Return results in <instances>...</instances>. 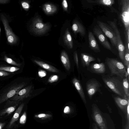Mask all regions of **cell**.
<instances>
[{"label":"cell","instance_id":"cell-40","mask_svg":"<svg viewBox=\"0 0 129 129\" xmlns=\"http://www.w3.org/2000/svg\"><path fill=\"white\" fill-rule=\"evenodd\" d=\"M129 66H128L127 68V70L125 73V78H128L129 75Z\"/></svg>","mask_w":129,"mask_h":129},{"label":"cell","instance_id":"cell-26","mask_svg":"<svg viewBox=\"0 0 129 129\" xmlns=\"http://www.w3.org/2000/svg\"><path fill=\"white\" fill-rule=\"evenodd\" d=\"M122 86L124 93L126 96L129 97V85L127 78H124L122 81Z\"/></svg>","mask_w":129,"mask_h":129},{"label":"cell","instance_id":"cell-28","mask_svg":"<svg viewBox=\"0 0 129 129\" xmlns=\"http://www.w3.org/2000/svg\"><path fill=\"white\" fill-rule=\"evenodd\" d=\"M124 65L127 68L129 66V49H125L124 59L123 61Z\"/></svg>","mask_w":129,"mask_h":129},{"label":"cell","instance_id":"cell-11","mask_svg":"<svg viewBox=\"0 0 129 129\" xmlns=\"http://www.w3.org/2000/svg\"><path fill=\"white\" fill-rule=\"evenodd\" d=\"M32 86L29 85L20 89L9 100L20 101L31 96L32 92Z\"/></svg>","mask_w":129,"mask_h":129},{"label":"cell","instance_id":"cell-5","mask_svg":"<svg viewBox=\"0 0 129 129\" xmlns=\"http://www.w3.org/2000/svg\"><path fill=\"white\" fill-rule=\"evenodd\" d=\"M97 23L105 36L109 39L112 45L117 48V38L114 29L110 25L101 21H98Z\"/></svg>","mask_w":129,"mask_h":129},{"label":"cell","instance_id":"cell-30","mask_svg":"<svg viewBox=\"0 0 129 129\" xmlns=\"http://www.w3.org/2000/svg\"><path fill=\"white\" fill-rule=\"evenodd\" d=\"M58 76L54 75L51 76L48 80V82L50 83H52L57 81L58 79Z\"/></svg>","mask_w":129,"mask_h":129},{"label":"cell","instance_id":"cell-4","mask_svg":"<svg viewBox=\"0 0 129 129\" xmlns=\"http://www.w3.org/2000/svg\"><path fill=\"white\" fill-rule=\"evenodd\" d=\"M26 84V83L23 82L18 83H15L12 85L0 95V104L13 97Z\"/></svg>","mask_w":129,"mask_h":129},{"label":"cell","instance_id":"cell-24","mask_svg":"<svg viewBox=\"0 0 129 129\" xmlns=\"http://www.w3.org/2000/svg\"><path fill=\"white\" fill-rule=\"evenodd\" d=\"M88 2L111 7L115 3L114 0H87Z\"/></svg>","mask_w":129,"mask_h":129},{"label":"cell","instance_id":"cell-1","mask_svg":"<svg viewBox=\"0 0 129 129\" xmlns=\"http://www.w3.org/2000/svg\"><path fill=\"white\" fill-rule=\"evenodd\" d=\"M103 81L105 84L114 92L125 99V95L122 86V82L118 78L109 76H102Z\"/></svg>","mask_w":129,"mask_h":129},{"label":"cell","instance_id":"cell-6","mask_svg":"<svg viewBox=\"0 0 129 129\" xmlns=\"http://www.w3.org/2000/svg\"><path fill=\"white\" fill-rule=\"evenodd\" d=\"M117 20L114 19L113 21H108L107 22L114 29L116 34L117 40V47L119 56L123 61L125 52V48L121 37L120 33L117 24Z\"/></svg>","mask_w":129,"mask_h":129},{"label":"cell","instance_id":"cell-12","mask_svg":"<svg viewBox=\"0 0 129 129\" xmlns=\"http://www.w3.org/2000/svg\"><path fill=\"white\" fill-rule=\"evenodd\" d=\"M49 26L47 24L44 23L39 18L34 20L31 26L32 30L38 34H43L49 29Z\"/></svg>","mask_w":129,"mask_h":129},{"label":"cell","instance_id":"cell-16","mask_svg":"<svg viewBox=\"0 0 129 129\" xmlns=\"http://www.w3.org/2000/svg\"><path fill=\"white\" fill-rule=\"evenodd\" d=\"M72 29L75 34L79 33L82 36L85 34V30L84 27L81 23L77 20L74 22L72 26Z\"/></svg>","mask_w":129,"mask_h":129},{"label":"cell","instance_id":"cell-31","mask_svg":"<svg viewBox=\"0 0 129 129\" xmlns=\"http://www.w3.org/2000/svg\"><path fill=\"white\" fill-rule=\"evenodd\" d=\"M26 112H25L20 118V123L21 124H24L26 122Z\"/></svg>","mask_w":129,"mask_h":129},{"label":"cell","instance_id":"cell-20","mask_svg":"<svg viewBox=\"0 0 129 129\" xmlns=\"http://www.w3.org/2000/svg\"><path fill=\"white\" fill-rule=\"evenodd\" d=\"M80 57L82 64L85 67L89 66L90 62L96 59L93 57L85 53H81Z\"/></svg>","mask_w":129,"mask_h":129},{"label":"cell","instance_id":"cell-35","mask_svg":"<svg viewBox=\"0 0 129 129\" xmlns=\"http://www.w3.org/2000/svg\"><path fill=\"white\" fill-rule=\"evenodd\" d=\"M46 74V72L45 71L43 70H39L38 72L39 76L41 78L45 76Z\"/></svg>","mask_w":129,"mask_h":129},{"label":"cell","instance_id":"cell-17","mask_svg":"<svg viewBox=\"0 0 129 129\" xmlns=\"http://www.w3.org/2000/svg\"><path fill=\"white\" fill-rule=\"evenodd\" d=\"M72 81L83 102L86 104V101L85 95L80 81L75 78L73 79Z\"/></svg>","mask_w":129,"mask_h":129},{"label":"cell","instance_id":"cell-10","mask_svg":"<svg viewBox=\"0 0 129 129\" xmlns=\"http://www.w3.org/2000/svg\"><path fill=\"white\" fill-rule=\"evenodd\" d=\"M93 33L98 38L100 43L104 48L109 50L111 49V45L105 35L98 25L94 26L93 30Z\"/></svg>","mask_w":129,"mask_h":129},{"label":"cell","instance_id":"cell-43","mask_svg":"<svg viewBox=\"0 0 129 129\" xmlns=\"http://www.w3.org/2000/svg\"><path fill=\"white\" fill-rule=\"evenodd\" d=\"M6 124L5 122H0V129H2Z\"/></svg>","mask_w":129,"mask_h":129},{"label":"cell","instance_id":"cell-23","mask_svg":"<svg viewBox=\"0 0 129 129\" xmlns=\"http://www.w3.org/2000/svg\"><path fill=\"white\" fill-rule=\"evenodd\" d=\"M64 42L70 49H72L73 47L72 38L68 28L66 30L63 36Z\"/></svg>","mask_w":129,"mask_h":129},{"label":"cell","instance_id":"cell-8","mask_svg":"<svg viewBox=\"0 0 129 129\" xmlns=\"http://www.w3.org/2000/svg\"><path fill=\"white\" fill-rule=\"evenodd\" d=\"M1 18L4 27L8 42L11 44H15L18 41V38L10 26L8 20L3 14H1Z\"/></svg>","mask_w":129,"mask_h":129},{"label":"cell","instance_id":"cell-25","mask_svg":"<svg viewBox=\"0 0 129 129\" xmlns=\"http://www.w3.org/2000/svg\"><path fill=\"white\" fill-rule=\"evenodd\" d=\"M43 9L47 14H52L55 12L57 10V8L52 4H46L43 6Z\"/></svg>","mask_w":129,"mask_h":129},{"label":"cell","instance_id":"cell-18","mask_svg":"<svg viewBox=\"0 0 129 129\" xmlns=\"http://www.w3.org/2000/svg\"><path fill=\"white\" fill-rule=\"evenodd\" d=\"M34 61L39 66L49 71L54 73L59 72L58 70L55 67L42 61L34 60Z\"/></svg>","mask_w":129,"mask_h":129},{"label":"cell","instance_id":"cell-27","mask_svg":"<svg viewBox=\"0 0 129 129\" xmlns=\"http://www.w3.org/2000/svg\"><path fill=\"white\" fill-rule=\"evenodd\" d=\"M19 69V68L16 67L0 66V71L13 72L16 71Z\"/></svg>","mask_w":129,"mask_h":129},{"label":"cell","instance_id":"cell-41","mask_svg":"<svg viewBox=\"0 0 129 129\" xmlns=\"http://www.w3.org/2000/svg\"><path fill=\"white\" fill-rule=\"evenodd\" d=\"M10 1L9 0H0V4H5L8 3Z\"/></svg>","mask_w":129,"mask_h":129},{"label":"cell","instance_id":"cell-38","mask_svg":"<svg viewBox=\"0 0 129 129\" xmlns=\"http://www.w3.org/2000/svg\"><path fill=\"white\" fill-rule=\"evenodd\" d=\"M70 107L69 106H66L64 108L63 112L64 113H68L70 112Z\"/></svg>","mask_w":129,"mask_h":129},{"label":"cell","instance_id":"cell-34","mask_svg":"<svg viewBox=\"0 0 129 129\" xmlns=\"http://www.w3.org/2000/svg\"><path fill=\"white\" fill-rule=\"evenodd\" d=\"M126 124L129 125V102L128 103L126 107Z\"/></svg>","mask_w":129,"mask_h":129},{"label":"cell","instance_id":"cell-37","mask_svg":"<svg viewBox=\"0 0 129 129\" xmlns=\"http://www.w3.org/2000/svg\"><path fill=\"white\" fill-rule=\"evenodd\" d=\"M10 73L4 71H0V76L4 77L9 75Z\"/></svg>","mask_w":129,"mask_h":129},{"label":"cell","instance_id":"cell-2","mask_svg":"<svg viewBox=\"0 0 129 129\" xmlns=\"http://www.w3.org/2000/svg\"><path fill=\"white\" fill-rule=\"evenodd\" d=\"M106 61L111 75H116L121 78L125 77V67L121 62L115 59L108 57Z\"/></svg>","mask_w":129,"mask_h":129},{"label":"cell","instance_id":"cell-39","mask_svg":"<svg viewBox=\"0 0 129 129\" xmlns=\"http://www.w3.org/2000/svg\"><path fill=\"white\" fill-rule=\"evenodd\" d=\"M49 115L44 113H41L38 115V117L39 118H43L47 117Z\"/></svg>","mask_w":129,"mask_h":129},{"label":"cell","instance_id":"cell-7","mask_svg":"<svg viewBox=\"0 0 129 129\" xmlns=\"http://www.w3.org/2000/svg\"><path fill=\"white\" fill-rule=\"evenodd\" d=\"M92 107V117L95 123L100 129H108L106 121L97 106L93 104Z\"/></svg>","mask_w":129,"mask_h":129},{"label":"cell","instance_id":"cell-3","mask_svg":"<svg viewBox=\"0 0 129 129\" xmlns=\"http://www.w3.org/2000/svg\"><path fill=\"white\" fill-rule=\"evenodd\" d=\"M120 5V17L124 26L125 37L129 33V0H121Z\"/></svg>","mask_w":129,"mask_h":129},{"label":"cell","instance_id":"cell-15","mask_svg":"<svg viewBox=\"0 0 129 129\" xmlns=\"http://www.w3.org/2000/svg\"><path fill=\"white\" fill-rule=\"evenodd\" d=\"M89 46L90 48L96 52H100V50L96 40L91 32L88 34Z\"/></svg>","mask_w":129,"mask_h":129},{"label":"cell","instance_id":"cell-13","mask_svg":"<svg viewBox=\"0 0 129 129\" xmlns=\"http://www.w3.org/2000/svg\"><path fill=\"white\" fill-rule=\"evenodd\" d=\"M100 86V83L95 79H92L87 81L86 84V88L88 95L90 99L99 90Z\"/></svg>","mask_w":129,"mask_h":129},{"label":"cell","instance_id":"cell-36","mask_svg":"<svg viewBox=\"0 0 129 129\" xmlns=\"http://www.w3.org/2000/svg\"><path fill=\"white\" fill-rule=\"evenodd\" d=\"M62 5L64 10L65 11H67L68 6L67 1L66 0H63L62 3Z\"/></svg>","mask_w":129,"mask_h":129},{"label":"cell","instance_id":"cell-9","mask_svg":"<svg viewBox=\"0 0 129 129\" xmlns=\"http://www.w3.org/2000/svg\"><path fill=\"white\" fill-rule=\"evenodd\" d=\"M4 108L0 111V119L10 115L16 109L20 101L8 100Z\"/></svg>","mask_w":129,"mask_h":129},{"label":"cell","instance_id":"cell-21","mask_svg":"<svg viewBox=\"0 0 129 129\" xmlns=\"http://www.w3.org/2000/svg\"><path fill=\"white\" fill-rule=\"evenodd\" d=\"M91 68L93 72L98 74L104 73L106 70L105 65L103 63L93 64L91 65Z\"/></svg>","mask_w":129,"mask_h":129},{"label":"cell","instance_id":"cell-33","mask_svg":"<svg viewBox=\"0 0 129 129\" xmlns=\"http://www.w3.org/2000/svg\"><path fill=\"white\" fill-rule=\"evenodd\" d=\"M22 6L24 9L27 10L29 8V5L27 2H22L21 3Z\"/></svg>","mask_w":129,"mask_h":129},{"label":"cell","instance_id":"cell-14","mask_svg":"<svg viewBox=\"0 0 129 129\" xmlns=\"http://www.w3.org/2000/svg\"><path fill=\"white\" fill-rule=\"evenodd\" d=\"M24 106V103H22L16 109L7 126V129H11L14 126L15 122L19 119L20 114Z\"/></svg>","mask_w":129,"mask_h":129},{"label":"cell","instance_id":"cell-22","mask_svg":"<svg viewBox=\"0 0 129 129\" xmlns=\"http://www.w3.org/2000/svg\"><path fill=\"white\" fill-rule=\"evenodd\" d=\"M60 59L66 69L69 71L71 68V64L68 55L65 51H63L61 52Z\"/></svg>","mask_w":129,"mask_h":129},{"label":"cell","instance_id":"cell-32","mask_svg":"<svg viewBox=\"0 0 129 129\" xmlns=\"http://www.w3.org/2000/svg\"><path fill=\"white\" fill-rule=\"evenodd\" d=\"M74 57L75 61L78 68H79V61L78 55L77 51L74 52Z\"/></svg>","mask_w":129,"mask_h":129},{"label":"cell","instance_id":"cell-19","mask_svg":"<svg viewBox=\"0 0 129 129\" xmlns=\"http://www.w3.org/2000/svg\"><path fill=\"white\" fill-rule=\"evenodd\" d=\"M114 99L116 103L121 109L124 111L125 110L129 102V98L126 99L116 96L114 98Z\"/></svg>","mask_w":129,"mask_h":129},{"label":"cell","instance_id":"cell-29","mask_svg":"<svg viewBox=\"0 0 129 129\" xmlns=\"http://www.w3.org/2000/svg\"><path fill=\"white\" fill-rule=\"evenodd\" d=\"M4 59L5 61L9 64L18 67H20L21 66V64L17 63L11 58H9L6 56H4Z\"/></svg>","mask_w":129,"mask_h":129},{"label":"cell","instance_id":"cell-42","mask_svg":"<svg viewBox=\"0 0 129 129\" xmlns=\"http://www.w3.org/2000/svg\"><path fill=\"white\" fill-rule=\"evenodd\" d=\"M92 129H99L98 127L95 123H93L92 124Z\"/></svg>","mask_w":129,"mask_h":129},{"label":"cell","instance_id":"cell-44","mask_svg":"<svg viewBox=\"0 0 129 129\" xmlns=\"http://www.w3.org/2000/svg\"><path fill=\"white\" fill-rule=\"evenodd\" d=\"M0 32H1V28L0 27Z\"/></svg>","mask_w":129,"mask_h":129}]
</instances>
